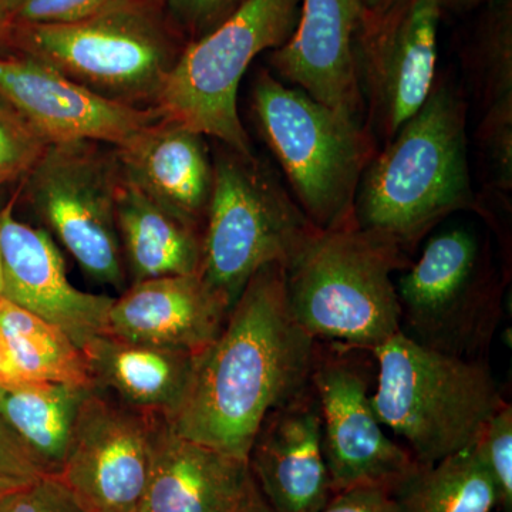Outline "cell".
<instances>
[{
	"mask_svg": "<svg viewBox=\"0 0 512 512\" xmlns=\"http://www.w3.org/2000/svg\"><path fill=\"white\" fill-rule=\"evenodd\" d=\"M42 476L18 434L0 413V497L22 490Z\"/></svg>",
	"mask_w": 512,
	"mask_h": 512,
	"instance_id": "32",
	"label": "cell"
},
{
	"mask_svg": "<svg viewBox=\"0 0 512 512\" xmlns=\"http://www.w3.org/2000/svg\"><path fill=\"white\" fill-rule=\"evenodd\" d=\"M255 512H271V510H269L268 505H266L264 501V503H262L261 505H259L258 508H256Z\"/></svg>",
	"mask_w": 512,
	"mask_h": 512,
	"instance_id": "40",
	"label": "cell"
},
{
	"mask_svg": "<svg viewBox=\"0 0 512 512\" xmlns=\"http://www.w3.org/2000/svg\"><path fill=\"white\" fill-rule=\"evenodd\" d=\"M0 512H89L60 478L42 476L35 483L5 495Z\"/></svg>",
	"mask_w": 512,
	"mask_h": 512,
	"instance_id": "31",
	"label": "cell"
},
{
	"mask_svg": "<svg viewBox=\"0 0 512 512\" xmlns=\"http://www.w3.org/2000/svg\"><path fill=\"white\" fill-rule=\"evenodd\" d=\"M437 0H396L379 13L363 10L356 62L366 127L384 144L427 100L437 67Z\"/></svg>",
	"mask_w": 512,
	"mask_h": 512,
	"instance_id": "12",
	"label": "cell"
},
{
	"mask_svg": "<svg viewBox=\"0 0 512 512\" xmlns=\"http://www.w3.org/2000/svg\"><path fill=\"white\" fill-rule=\"evenodd\" d=\"M396 284L402 333L437 352L484 360L500 323L503 288L480 242L464 228L441 232Z\"/></svg>",
	"mask_w": 512,
	"mask_h": 512,
	"instance_id": "9",
	"label": "cell"
},
{
	"mask_svg": "<svg viewBox=\"0 0 512 512\" xmlns=\"http://www.w3.org/2000/svg\"><path fill=\"white\" fill-rule=\"evenodd\" d=\"M400 512H493L500 491L473 444L420 466L393 490Z\"/></svg>",
	"mask_w": 512,
	"mask_h": 512,
	"instance_id": "25",
	"label": "cell"
},
{
	"mask_svg": "<svg viewBox=\"0 0 512 512\" xmlns=\"http://www.w3.org/2000/svg\"><path fill=\"white\" fill-rule=\"evenodd\" d=\"M485 6L471 49V66L483 101L478 138L495 183L511 190L512 0H493Z\"/></svg>",
	"mask_w": 512,
	"mask_h": 512,
	"instance_id": "23",
	"label": "cell"
},
{
	"mask_svg": "<svg viewBox=\"0 0 512 512\" xmlns=\"http://www.w3.org/2000/svg\"><path fill=\"white\" fill-rule=\"evenodd\" d=\"M82 350L97 390L165 419L183 402L197 356L107 333L87 340Z\"/></svg>",
	"mask_w": 512,
	"mask_h": 512,
	"instance_id": "21",
	"label": "cell"
},
{
	"mask_svg": "<svg viewBox=\"0 0 512 512\" xmlns=\"http://www.w3.org/2000/svg\"><path fill=\"white\" fill-rule=\"evenodd\" d=\"M0 259L6 301L63 330L80 349L106 332L114 298L77 289L52 235L16 220L13 202L0 211Z\"/></svg>",
	"mask_w": 512,
	"mask_h": 512,
	"instance_id": "15",
	"label": "cell"
},
{
	"mask_svg": "<svg viewBox=\"0 0 512 512\" xmlns=\"http://www.w3.org/2000/svg\"><path fill=\"white\" fill-rule=\"evenodd\" d=\"M3 276H2V259H0V299L3 298Z\"/></svg>",
	"mask_w": 512,
	"mask_h": 512,
	"instance_id": "39",
	"label": "cell"
},
{
	"mask_svg": "<svg viewBox=\"0 0 512 512\" xmlns=\"http://www.w3.org/2000/svg\"><path fill=\"white\" fill-rule=\"evenodd\" d=\"M92 390L49 382H23L0 389V413L43 476L62 473L77 413Z\"/></svg>",
	"mask_w": 512,
	"mask_h": 512,
	"instance_id": "24",
	"label": "cell"
},
{
	"mask_svg": "<svg viewBox=\"0 0 512 512\" xmlns=\"http://www.w3.org/2000/svg\"><path fill=\"white\" fill-rule=\"evenodd\" d=\"M319 340L293 315L285 266H265L232 305L224 328L195 356L175 433L248 461L262 423L311 384Z\"/></svg>",
	"mask_w": 512,
	"mask_h": 512,
	"instance_id": "1",
	"label": "cell"
},
{
	"mask_svg": "<svg viewBox=\"0 0 512 512\" xmlns=\"http://www.w3.org/2000/svg\"><path fill=\"white\" fill-rule=\"evenodd\" d=\"M116 217L127 284L200 274L201 229L165 210L123 173Z\"/></svg>",
	"mask_w": 512,
	"mask_h": 512,
	"instance_id": "22",
	"label": "cell"
},
{
	"mask_svg": "<svg viewBox=\"0 0 512 512\" xmlns=\"http://www.w3.org/2000/svg\"><path fill=\"white\" fill-rule=\"evenodd\" d=\"M302 0H244L221 25L185 45L157 110L164 119L244 156H255L238 110V92L256 57L291 39Z\"/></svg>",
	"mask_w": 512,
	"mask_h": 512,
	"instance_id": "8",
	"label": "cell"
},
{
	"mask_svg": "<svg viewBox=\"0 0 512 512\" xmlns=\"http://www.w3.org/2000/svg\"><path fill=\"white\" fill-rule=\"evenodd\" d=\"M474 450L493 477L504 512L512 508V407L505 403L485 424L473 443Z\"/></svg>",
	"mask_w": 512,
	"mask_h": 512,
	"instance_id": "28",
	"label": "cell"
},
{
	"mask_svg": "<svg viewBox=\"0 0 512 512\" xmlns=\"http://www.w3.org/2000/svg\"><path fill=\"white\" fill-rule=\"evenodd\" d=\"M212 165L200 275L231 309L256 272L272 264L286 268L319 228L256 154L221 144Z\"/></svg>",
	"mask_w": 512,
	"mask_h": 512,
	"instance_id": "7",
	"label": "cell"
},
{
	"mask_svg": "<svg viewBox=\"0 0 512 512\" xmlns=\"http://www.w3.org/2000/svg\"><path fill=\"white\" fill-rule=\"evenodd\" d=\"M12 22L6 10L5 0H0V55H8L10 33H12Z\"/></svg>",
	"mask_w": 512,
	"mask_h": 512,
	"instance_id": "35",
	"label": "cell"
},
{
	"mask_svg": "<svg viewBox=\"0 0 512 512\" xmlns=\"http://www.w3.org/2000/svg\"><path fill=\"white\" fill-rule=\"evenodd\" d=\"M158 416L131 409L101 390L87 394L57 477L87 511H121L140 505Z\"/></svg>",
	"mask_w": 512,
	"mask_h": 512,
	"instance_id": "13",
	"label": "cell"
},
{
	"mask_svg": "<svg viewBox=\"0 0 512 512\" xmlns=\"http://www.w3.org/2000/svg\"><path fill=\"white\" fill-rule=\"evenodd\" d=\"M376 362L367 349L319 342L311 386L320 406L333 494L363 485L394 490L419 467L373 409Z\"/></svg>",
	"mask_w": 512,
	"mask_h": 512,
	"instance_id": "11",
	"label": "cell"
},
{
	"mask_svg": "<svg viewBox=\"0 0 512 512\" xmlns=\"http://www.w3.org/2000/svg\"><path fill=\"white\" fill-rule=\"evenodd\" d=\"M229 311L200 274L163 276L114 298L104 333L198 355L220 335Z\"/></svg>",
	"mask_w": 512,
	"mask_h": 512,
	"instance_id": "19",
	"label": "cell"
},
{
	"mask_svg": "<svg viewBox=\"0 0 512 512\" xmlns=\"http://www.w3.org/2000/svg\"><path fill=\"white\" fill-rule=\"evenodd\" d=\"M0 330L26 382L64 383L96 389L83 350L52 323L2 298Z\"/></svg>",
	"mask_w": 512,
	"mask_h": 512,
	"instance_id": "26",
	"label": "cell"
},
{
	"mask_svg": "<svg viewBox=\"0 0 512 512\" xmlns=\"http://www.w3.org/2000/svg\"><path fill=\"white\" fill-rule=\"evenodd\" d=\"M394 2L396 0H362V5L365 12L379 13L389 8Z\"/></svg>",
	"mask_w": 512,
	"mask_h": 512,
	"instance_id": "37",
	"label": "cell"
},
{
	"mask_svg": "<svg viewBox=\"0 0 512 512\" xmlns=\"http://www.w3.org/2000/svg\"><path fill=\"white\" fill-rule=\"evenodd\" d=\"M109 512H143L140 510V507L128 508V510L121 511H109Z\"/></svg>",
	"mask_w": 512,
	"mask_h": 512,
	"instance_id": "41",
	"label": "cell"
},
{
	"mask_svg": "<svg viewBox=\"0 0 512 512\" xmlns=\"http://www.w3.org/2000/svg\"><path fill=\"white\" fill-rule=\"evenodd\" d=\"M120 181L116 147L72 141L47 146L23 177V192L84 274L123 292L127 275L116 217Z\"/></svg>",
	"mask_w": 512,
	"mask_h": 512,
	"instance_id": "10",
	"label": "cell"
},
{
	"mask_svg": "<svg viewBox=\"0 0 512 512\" xmlns=\"http://www.w3.org/2000/svg\"><path fill=\"white\" fill-rule=\"evenodd\" d=\"M134 2L137 0H5L12 25H67Z\"/></svg>",
	"mask_w": 512,
	"mask_h": 512,
	"instance_id": "29",
	"label": "cell"
},
{
	"mask_svg": "<svg viewBox=\"0 0 512 512\" xmlns=\"http://www.w3.org/2000/svg\"><path fill=\"white\" fill-rule=\"evenodd\" d=\"M23 382L26 380L20 375L18 367L13 362L8 343L0 330V389H9Z\"/></svg>",
	"mask_w": 512,
	"mask_h": 512,
	"instance_id": "34",
	"label": "cell"
},
{
	"mask_svg": "<svg viewBox=\"0 0 512 512\" xmlns=\"http://www.w3.org/2000/svg\"><path fill=\"white\" fill-rule=\"evenodd\" d=\"M410 265L403 245L356 221L319 229L285 268L289 305L319 342L370 350L402 332L393 274Z\"/></svg>",
	"mask_w": 512,
	"mask_h": 512,
	"instance_id": "3",
	"label": "cell"
},
{
	"mask_svg": "<svg viewBox=\"0 0 512 512\" xmlns=\"http://www.w3.org/2000/svg\"><path fill=\"white\" fill-rule=\"evenodd\" d=\"M242 3L244 0H167L164 15L188 43L217 28Z\"/></svg>",
	"mask_w": 512,
	"mask_h": 512,
	"instance_id": "30",
	"label": "cell"
},
{
	"mask_svg": "<svg viewBox=\"0 0 512 512\" xmlns=\"http://www.w3.org/2000/svg\"><path fill=\"white\" fill-rule=\"evenodd\" d=\"M47 146L35 128L0 97V185L23 180Z\"/></svg>",
	"mask_w": 512,
	"mask_h": 512,
	"instance_id": "27",
	"label": "cell"
},
{
	"mask_svg": "<svg viewBox=\"0 0 512 512\" xmlns=\"http://www.w3.org/2000/svg\"><path fill=\"white\" fill-rule=\"evenodd\" d=\"M318 512H400L393 491L376 485H363L338 491Z\"/></svg>",
	"mask_w": 512,
	"mask_h": 512,
	"instance_id": "33",
	"label": "cell"
},
{
	"mask_svg": "<svg viewBox=\"0 0 512 512\" xmlns=\"http://www.w3.org/2000/svg\"><path fill=\"white\" fill-rule=\"evenodd\" d=\"M116 151L124 177L202 231L214 183L205 136L163 117Z\"/></svg>",
	"mask_w": 512,
	"mask_h": 512,
	"instance_id": "20",
	"label": "cell"
},
{
	"mask_svg": "<svg viewBox=\"0 0 512 512\" xmlns=\"http://www.w3.org/2000/svg\"><path fill=\"white\" fill-rule=\"evenodd\" d=\"M476 204L466 104L450 83L436 82L420 110L367 165L357 188L356 224L409 251L437 222Z\"/></svg>",
	"mask_w": 512,
	"mask_h": 512,
	"instance_id": "2",
	"label": "cell"
},
{
	"mask_svg": "<svg viewBox=\"0 0 512 512\" xmlns=\"http://www.w3.org/2000/svg\"><path fill=\"white\" fill-rule=\"evenodd\" d=\"M248 466L271 512H318L333 495L322 414L311 384L262 423Z\"/></svg>",
	"mask_w": 512,
	"mask_h": 512,
	"instance_id": "17",
	"label": "cell"
},
{
	"mask_svg": "<svg viewBox=\"0 0 512 512\" xmlns=\"http://www.w3.org/2000/svg\"><path fill=\"white\" fill-rule=\"evenodd\" d=\"M373 409L420 466L470 447L505 400L484 360L437 352L399 332L370 349Z\"/></svg>",
	"mask_w": 512,
	"mask_h": 512,
	"instance_id": "4",
	"label": "cell"
},
{
	"mask_svg": "<svg viewBox=\"0 0 512 512\" xmlns=\"http://www.w3.org/2000/svg\"><path fill=\"white\" fill-rule=\"evenodd\" d=\"M141 2L146 3V5L151 6V8L164 10L167 0H141Z\"/></svg>",
	"mask_w": 512,
	"mask_h": 512,
	"instance_id": "38",
	"label": "cell"
},
{
	"mask_svg": "<svg viewBox=\"0 0 512 512\" xmlns=\"http://www.w3.org/2000/svg\"><path fill=\"white\" fill-rule=\"evenodd\" d=\"M363 10L362 0H302L295 32L269 53V66L281 82L366 126L356 62Z\"/></svg>",
	"mask_w": 512,
	"mask_h": 512,
	"instance_id": "16",
	"label": "cell"
},
{
	"mask_svg": "<svg viewBox=\"0 0 512 512\" xmlns=\"http://www.w3.org/2000/svg\"><path fill=\"white\" fill-rule=\"evenodd\" d=\"M0 97L47 144L94 141L120 147L163 119L157 109H137L106 99L32 57L0 55Z\"/></svg>",
	"mask_w": 512,
	"mask_h": 512,
	"instance_id": "14",
	"label": "cell"
},
{
	"mask_svg": "<svg viewBox=\"0 0 512 512\" xmlns=\"http://www.w3.org/2000/svg\"><path fill=\"white\" fill-rule=\"evenodd\" d=\"M0 501H2V497H0Z\"/></svg>",
	"mask_w": 512,
	"mask_h": 512,
	"instance_id": "42",
	"label": "cell"
},
{
	"mask_svg": "<svg viewBox=\"0 0 512 512\" xmlns=\"http://www.w3.org/2000/svg\"><path fill=\"white\" fill-rule=\"evenodd\" d=\"M441 12L451 10V12H466V10L478 8L481 5H488L493 0H437Z\"/></svg>",
	"mask_w": 512,
	"mask_h": 512,
	"instance_id": "36",
	"label": "cell"
},
{
	"mask_svg": "<svg viewBox=\"0 0 512 512\" xmlns=\"http://www.w3.org/2000/svg\"><path fill=\"white\" fill-rule=\"evenodd\" d=\"M264 503L248 461L175 433L158 416L143 512H255Z\"/></svg>",
	"mask_w": 512,
	"mask_h": 512,
	"instance_id": "18",
	"label": "cell"
},
{
	"mask_svg": "<svg viewBox=\"0 0 512 512\" xmlns=\"http://www.w3.org/2000/svg\"><path fill=\"white\" fill-rule=\"evenodd\" d=\"M187 42L164 10L137 2L67 25H13L9 53L32 57L106 99L157 109Z\"/></svg>",
	"mask_w": 512,
	"mask_h": 512,
	"instance_id": "6",
	"label": "cell"
},
{
	"mask_svg": "<svg viewBox=\"0 0 512 512\" xmlns=\"http://www.w3.org/2000/svg\"><path fill=\"white\" fill-rule=\"evenodd\" d=\"M251 107L259 133L312 224L326 231L355 222L357 188L377 153L367 127L289 87L271 70L256 74Z\"/></svg>",
	"mask_w": 512,
	"mask_h": 512,
	"instance_id": "5",
	"label": "cell"
}]
</instances>
